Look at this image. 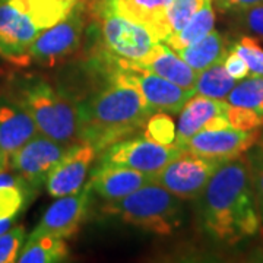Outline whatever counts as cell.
Instances as JSON below:
<instances>
[{
	"instance_id": "cell-1",
	"label": "cell",
	"mask_w": 263,
	"mask_h": 263,
	"mask_svg": "<svg viewBox=\"0 0 263 263\" xmlns=\"http://www.w3.org/2000/svg\"><path fill=\"white\" fill-rule=\"evenodd\" d=\"M199 199L203 228L216 241L235 245L260 230L253 168L245 154L222 161Z\"/></svg>"
},
{
	"instance_id": "cell-2",
	"label": "cell",
	"mask_w": 263,
	"mask_h": 263,
	"mask_svg": "<svg viewBox=\"0 0 263 263\" xmlns=\"http://www.w3.org/2000/svg\"><path fill=\"white\" fill-rule=\"evenodd\" d=\"M81 110V142H88L103 152L110 145L129 138L142 129L154 110L132 85L110 79V84Z\"/></svg>"
},
{
	"instance_id": "cell-3",
	"label": "cell",
	"mask_w": 263,
	"mask_h": 263,
	"mask_svg": "<svg viewBox=\"0 0 263 263\" xmlns=\"http://www.w3.org/2000/svg\"><path fill=\"white\" fill-rule=\"evenodd\" d=\"M82 0H5L0 3V57L21 63L34 40L67 18Z\"/></svg>"
},
{
	"instance_id": "cell-4",
	"label": "cell",
	"mask_w": 263,
	"mask_h": 263,
	"mask_svg": "<svg viewBox=\"0 0 263 263\" xmlns=\"http://www.w3.org/2000/svg\"><path fill=\"white\" fill-rule=\"evenodd\" d=\"M12 97L28 111L41 135L67 146L81 142L79 105L46 79H19Z\"/></svg>"
},
{
	"instance_id": "cell-5",
	"label": "cell",
	"mask_w": 263,
	"mask_h": 263,
	"mask_svg": "<svg viewBox=\"0 0 263 263\" xmlns=\"http://www.w3.org/2000/svg\"><path fill=\"white\" fill-rule=\"evenodd\" d=\"M103 212L158 235L173 234L183 224L181 200L154 181L120 200L105 202Z\"/></svg>"
},
{
	"instance_id": "cell-6",
	"label": "cell",
	"mask_w": 263,
	"mask_h": 263,
	"mask_svg": "<svg viewBox=\"0 0 263 263\" xmlns=\"http://www.w3.org/2000/svg\"><path fill=\"white\" fill-rule=\"evenodd\" d=\"M108 57L111 59L110 79L122 81L136 88L154 111L180 113L184 103L195 94L132 62Z\"/></svg>"
},
{
	"instance_id": "cell-7",
	"label": "cell",
	"mask_w": 263,
	"mask_h": 263,
	"mask_svg": "<svg viewBox=\"0 0 263 263\" xmlns=\"http://www.w3.org/2000/svg\"><path fill=\"white\" fill-rule=\"evenodd\" d=\"M101 41L108 56L126 62H139L158 43L141 24L108 10H95Z\"/></svg>"
},
{
	"instance_id": "cell-8",
	"label": "cell",
	"mask_w": 263,
	"mask_h": 263,
	"mask_svg": "<svg viewBox=\"0 0 263 263\" xmlns=\"http://www.w3.org/2000/svg\"><path fill=\"white\" fill-rule=\"evenodd\" d=\"M84 12V2H81L67 18L43 31L29 46L21 63L51 66L75 53L86 27Z\"/></svg>"
},
{
	"instance_id": "cell-9",
	"label": "cell",
	"mask_w": 263,
	"mask_h": 263,
	"mask_svg": "<svg viewBox=\"0 0 263 263\" xmlns=\"http://www.w3.org/2000/svg\"><path fill=\"white\" fill-rule=\"evenodd\" d=\"M227 161V160H226ZM222 161L183 151L152 176V181L167 189L180 200H196Z\"/></svg>"
},
{
	"instance_id": "cell-10",
	"label": "cell",
	"mask_w": 263,
	"mask_h": 263,
	"mask_svg": "<svg viewBox=\"0 0 263 263\" xmlns=\"http://www.w3.org/2000/svg\"><path fill=\"white\" fill-rule=\"evenodd\" d=\"M181 152L179 146H164L145 136L126 138L103 151L100 165L127 167L154 176Z\"/></svg>"
},
{
	"instance_id": "cell-11",
	"label": "cell",
	"mask_w": 263,
	"mask_h": 263,
	"mask_svg": "<svg viewBox=\"0 0 263 263\" xmlns=\"http://www.w3.org/2000/svg\"><path fill=\"white\" fill-rule=\"evenodd\" d=\"M67 145L38 133L9 157V168L37 192L46 184L47 176L63 157Z\"/></svg>"
},
{
	"instance_id": "cell-12",
	"label": "cell",
	"mask_w": 263,
	"mask_h": 263,
	"mask_svg": "<svg viewBox=\"0 0 263 263\" xmlns=\"http://www.w3.org/2000/svg\"><path fill=\"white\" fill-rule=\"evenodd\" d=\"M91 193L92 190L88 183L78 193L57 197L41 216L37 227L29 233L28 238L50 235L66 240L76 234L88 212Z\"/></svg>"
},
{
	"instance_id": "cell-13",
	"label": "cell",
	"mask_w": 263,
	"mask_h": 263,
	"mask_svg": "<svg viewBox=\"0 0 263 263\" xmlns=\"http://www.w3.org/2000/svg\"><path fill=\"white\" fill-rule=\"evenodd\" d=\"M97 155L98 151L88 142L70 145L47 176L46 189L48 195L62 197L81 192Z\"/></svg>"
},
{
	"instance_id": "cell-14",
	"label": "cell",
	"mask_w": 263,
	"mask_h": 263,
	"mask_svg": "<svg viewBox=\"0 0 263 263\" xmlns=\"http://www.w3.org/2000/svg\"><path fill=\"white\" fill-rule=\"evenodd\" d=\"M260 139V130L245 132L234 127L202 130L192 136L183 151L214 160H233L253 148Z\"/></svg>"
},
{
	"instance_id": "cell-15",
	"label": "cell",
	"mask_w": 263,
	"mask_h": 263,
	"mask_svg": "<svg viewBox=\"0 0 263 263\" xmlns=\"http://www.w3.org/2000/svg\"><path fill=\"white\" fill-rule=\"evenodd\" d=\"M173 0H95V10H108L141 24L157 41H165L171 29L168 10Z\"/></svg>"
},
{
	"instance_id": "cell-16",
	"label": "cell",
	"mask_w": 263,
	"mask_h": 263,
	"mask_svg": "<svg viewBox=\"0 0 263 263\" xmlns=\"http://www.w3.org/2000/svg\"><path fill=\"white\" fill-rule=\"evenodd\" d=\"M151 181L152 176L138 170L116 165H98L88 183L91 190L104 202H116L129 196Z\"/></svg>"
},
{
	"instance_id": "cell-17",
	"label": "cell",
	"mask_w": 263,
	"mask_h": 263,
	"mask_svg": "<svg viewBox=\"0 0 263 263\" xmlns=\"http://www.w3.org/2000/svg\"><path fill=\"white\" fill-rule=\"evenodd\" d=\"M40 132L28 111L12 97L0 95V148L10 157Z\"/></svg>"
},
{
	"instance_id": "cell-18",
	"label": "cell",
	"mask_w": 263,
	"mask_h": 263,
	"mask_svg": "<svg viewBox=\"0 0 263 263\" xmlns=\"http://www.w3.org/2000/svg\"><path fill=\"white\" fill-rule=\"evenodd\" d=\"M135 65L141 66L143 69L149 70L155 75L167 79L173 84L179 85L184 89L193 91L196 82L197 72L181 59V57L170 48L164 41H158L151 53L143 57L139 62H132Z\"/></svg>"
},
{
	"instance_id": "cell-19",
	"label": "cell",
	"mask_w": 263,
	"mask_h": 263,
	"mask_svg": "<svg viewBox=\"0 0 263 263\" xmlns=\"http://www.w3.org/2000/svg\"><path fill=\"white\" fill-rule=\"evenodd\" d=\"M227 107L228 103L226 100H214L199 94L192 95L180 110L176 146L183 148L192 136L205 129V124L211 119L216 116H226Z\"/></svg>"
},
{
	"instance_id": "cell-20",
	"label": "cell",
	"mask_w": 263,
	"mask_h": 263,
	"mask_svg": "<svg viewBox=\"0 0 263 263\" xmlns=\"http://www.w3.org/2000/svg\"><path fill=\"white\" fill-rule=\"evenodd\" d=\"M230 48H231V46L228 43V38L222 32L212 29L206 37L197 41L196 44L181 48L176 53L190 67H193L196 72H200L209 66L224 62Z\"/></svg>"
},
{
	"instance_id": "cell-21",
	"label": "cell",
	"mask_w": 263,
	"mask_h": 263,
	"mask_svg": "<svg viewBox=\"0 0 263 263\" xmlns=\"http://www.w3.org/2000/svg\"><path fill=\"white\" fill-rule=\"evenodd\" d=\"M215 27V6L212 0H203L202 6L193 13V16L177 32L165 38V44L174 51L196 44L205 38Z\"/></svg>"
},
{
	"instance_id": "cell-22",
	"label": "cell",
	"mask_w": 263,
	"mask_h": 263,
	"mask_svg": "<svg viewBox=\"0 0 263 263\" xmlns=\"http://www.w3.org/2000/svg\"><path fill=\"white\" fill-rule=\"evenodd\" d=\"M69 247L65 238L41 235L28 238L18 256L19 263H57L66 260Z\"/></svg>"
},
{
	"instance_id": "cell-23",
	"label": "cell",
	"mask_w": 263,
	"mask_h": 263,
	"mask_svg": "<svg viewBox=\"0 0 263 263\" xmlns=\"http://www.w3.org/2000/svg\"><path fill=\"white\" fill-rule=\"evenodd\" d=\"M235 84L237 81L227 72L224 62H219L197 72L193 92L214 100H226Z\"/></svg>"
},
{
	"instance_id": "cell-24",
	"label": "cell",
	"mask_w": 263,
	"mask_h": 263,
	"mask_svg": "<svg viewBox=\"0 0 263 263\" xmlns=\"http://www.w3.org/2000/svg\"><path fill=\"white\" fill-rule=\"evenodd\" d=\"M230 105L252 108L263 116V76H250L241 79L227 95Z\"/></svg>"
},
{
	"instance_id": "cell-25",
	"label": "cell",
	"mask_w": 263,
	"mask_h": 263,
	"mask_svg": "<svg viewBox=\"0 0 263 263\" xmlns=\"http://www.w3.org/2000/svg\"><path fill=\"white\" fill-rule=\"evenodd\" d=\"M35 190L27 184L2 186L0 187V219H16L28 206Z\"/></svg>"
},
{
	"instance_id": "cell-26",
	"label": "cell",
	"mask_w": 263,
	"mask_h": 263,
	"mask_svg": "<svg viewBox=\"0 0 263 263\" xmlns=\"http://www.w3.org/2000/svg\"><path fill=\"white\" fill-rule=\"evenodd\" d=\"M143 136L164 146H176V123L165 111H154L143 124Z\"/></svg>"
},
{
	"instance_id": "cell-27",
	"label": "cell",
	"mask_w": 263,
	"mask_h": 263,
	"mask_svg": "<svg viewBox=\"0 0 263 263\" xmlns=\"http://www.w3.org/2000/svg\"><path fill=\"white\" fill-rule=\"evenodd\" d=\"M231 48L245 59L250 76H263V47L260 41L252 35H241L231 44Z\"/></svg>"
},
{
	"instance_id": "cell-28",
	"label": "cell",
	"mask_w": 263,
	"mask_h": 263,
	"mask_svg": "<svg viewBox=\"0 0 263 263\" xmlns=\"http://www.w3.org/2000/svg\"><path fill=\"white\" fill-rule=\"evenodd\" d=\"M27 231L24 226H15L0 235V263H13L24 247Z\"/></svg>"
},
{
	"instance_id": "cell-29",
	"label": "cell",
	"mask_w": 263,
	"mask_h": 263,
	"mask_svg": "<svg viewBox=\"0 0 263 263\" xmlns=\"http://www.w3.org/2000/svg\"><path fill=\"white\" fill-rule=\"evenodd\" d=\"M226 117L230 126L238 129V130L252 132L259 130L263 127V116L256 113L252 108L246 107H237V105H230L227 107Z\"/></svg>"
},
{
	"instance_id": "cell-30",
	"label": "cell",
	"mask_w": 263,
	"mask_h": 263,
	"mask_svg": "<svg viewBox=\"0 0 263 263\" xmlns=\"http://www.w3.org/2000/svg\"><path fill=\"white\" fill-rule=\"evenodd\" d=\"M234 24L247 35L263 41V3L249 9L235 12Z\"/></svg>"
},
{
	"instance_id": "cell-31",
	"label": "cell",
	"mask_w": 263,
	"mask_h": 263,
	"mask_svg": "<svg viewBox=\"0 0 263 263\" xmlns=\"http://www.w3.org/2000/svg\"><path fill=\"white\" fill-rule=\"evenodd\" d=\"M203 0H173L168 10V24L171 34L177 32L202 6ZM170 34V35H171Z\"/></svg>"
},
{
	"instance_id": "cell-32",
	"label": "cell",
	"mask_w": 263,
	"mask_h": 263,
	"mask_svg": "<svg viewBox=\"0 0 263 263\" xmlns=\"http://www.w3.org/2000/svg\"><path fill=\"white\" fill-rule=\"evenodd\" d=\"M224 66H226V70L230 73V76L234 78L235 81H241L249 76L247 63L234 48H230V51L227 53L226 59H224Z\"/></svg>"
},
{
	"instance_id": "cell-33",
	"label": "cell",
	"mask_w": 263,
	"mask_h": 263,
	"mask_svg": "<svg viewBox=\"0 0 263 263\" xmlns=\"http://www.w3.org/2000/svg\"><path fill=\"white\" fill-rule=\"evenodd\" d=\"M214 2V6L216 9L221 10V12H240V10L249 9L252 6H257V5H262L263 0H212Z\"/></svg>"
},
{
	"instance_id": "cell-34",
	"label": "cell",
	"mask_w": 263,
	"mask_h": 263,
	"mask_svg": "<svg viewBox=\"0 0 263 263\" xmlns=\"http://www.w3.org/2000/svg\"><path fill=\"white\" fill-rule=\"evenodd\" d=\"M253 183L256 195H257V200H259V205L263 209V160L259 161L257 165H256V168L253 170Z\"/></svg>"
},
{
	"instance_id": "cell-35",
	"label": "cell",
	"mask_w": 263,
	"mask_h": 263,
	"mask_svg": "<svg viewBox=\"0 0 263 263\" xmlns=\"http://www.w3.org/2000/svg\"><path fill=\"white\" fill-rule=\"evenodd\" d=\"M15 184H27V186H29L28 183L24 179H21L16 173H13V171L9 173L8 170L0 171V187H2V186H15ZM29 187H31V186H29Z\"/></svg>"
},
{
	"instance_id": "cell-36",
	"label": "cell",
	"mask_w": 263,
	"mask_h": 263,
	"mask_svg": "<svg viewBox=\"0 0 263 263\" xmlns=\"http://www.w3.org/2000/svg\"><path fill=\"white\" fill-rule=\"evenodd\" d=\"M15 221L16 219H0V235L3 234V233H6L9 228H12Z\"/></svg>"
},
{
	"instance_id": "cell-37",
	"label": "cell",
	"mask_w": 263,
	"mask_h": 263,
	"mask_svg": "<svg viewBox=\"0 0 263 263\" xmlns=\"http://www.w3.org/2000/svg\"><path fill=\"white\" fill-rule=\"evenodd\" d=\"M8 168H9V157L0 148V171H5Z\"/></svg>"
},
{
	"instance_id": "cell-38",
	"label": "cell",
	"mask_w": 263,
	"mask_h": 263,
	"mask_svg": "<svg viewBox=\"0 0 263 263\" xmlns=\"http://www.w3.org/2000/svg\"><path fill=\"white\" fill-rule=\"evenodd\" d=\"M2 2H5V0H0V3H2Z\"/></svg>"
},
{
	"instance_id": "cell-39",
	"label": "cell",
	"mask_w": 263,
	"mask_h": 263,
	"mask_svg": "<svg viewBox=\"0 0 263 263\" xmlns=\"http://www.w3.org/2000/svg\"><path fill=\"white\" fill-rule=\"evenodd\" d=\"M92 2H95V0H92Z\"/></svg>"
}]
</instances>
